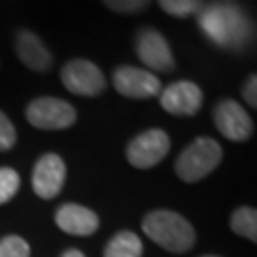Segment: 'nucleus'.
<instances>
[{
  "label": "nucleus",
  "mask_w": 257,
  "mask_h": 257,
  "mask_svg": "<svg viewBox=\"0 0 257 257\" xmlns=\"http://www.w3.org/2000/svg\"><path fill=\"white\" fill-rule=\"evenodd\" d=\"M198 14V27L215 46L225 50H242L249 44L253 25L238 6L211 4Z\"/></svg>",
  "instance_id": "nucleus-1"
},
{
  "label": "nucleus",
  "mask_w": 257,
  "mask_h": 257,
  "mask_svg": "<svg viewBox=\"0 0 257 257\" xmlns=\"http://www.w3.org/2000/svg\"><path fill=\"white\" fill-rule=\"evenodd\" d=\"M141 229L149 238L170 253H185L196 244L194 227L172 210H153L141 221Z\"/></svg>",
  "instance_id": "nucleus-2"
},
{
  "label": "nucleus",
  "mask_w": 257,
  "mask_h": 257,
  "mask_svg": "<svg viewBox=\"0 0 257 257\" xmlns=\"http://www.w3.org/2000/svg\"><path fill=\"white\" fill-rule=\"evenodd\" d=\"M223 149L211 138H196L179 153L175 174L185 183H198L221 164Z\"/></svg>",
  "instance_id": "nucleus-3"
},
{
  "label": "nucleus",
  "mask_w": 257,
  "mask_h": 257,
  "mask_svg": "<svg viewBox=\"0 0 257 257\" xmlns=\"http://www.w3.org/2000/svg\"><path fill=\"white\" fill-rule=\"evenodd\" d=\"M170 145H172V141L164 130H145L126 145V160L138 170L155 168L170 153Z\"/></svg>",
  "instance_id": "nucleus-4"
},
{
  "label": "nucleus",
  "mask_w": 257,
  "mask_h": 257,
  "mask_svg": "<svg viewBox=\"0 0 257 257\" xmlns=\"http://www.w3.org/2000/svg\"><path fill=\"white\" fill-rule=\"evenodd\" d=\"M25 116L38 130H67L76 122V109L59 97H37L27 105Z\"/></svg>",
  "instance_id": "nucleus-5"
},
{
  "label": "nucleus",
  "mask_w": 257,
  "mask_h": 257,
  "mask_svg": "<svg viewBox=\"0 0 257 257\" xmlns=\"http://www.w3.org/2000/svg\"><path fill=\"white\" fill-rule=\"evenodd\" d=\"M61 82L74 95L82 97H95L105 92L107 80L101 69L88 59H71L61 69Z\"/></svg>",
  "instance_id": "nucleus-6"
},
{
  "label": "nucleus",
  "mask_w": 257,
  "mask_h": 257,
  "mask_svg": "<svg viewBox=\"0 0 257 257\" xmlns=\"http://www.w3.org/2000/svg\"><path fill=\"white\" fill-rule=\"evenodd\" d=\"M114 90L128 99H153L162 92V82L155 73L132 65H120L112 73Z\"/></svg>",
  "instance_id": "nucleus-7"
},
{
  "label": "nucleus",
  "mask_w": 257,
  "mask_h": 257,
  "mask_svg": "<svg viewBox=\"0 0 257 257\" xmlns=\"http://www.w3.org/2000/svg\"><path fill=\"white\" fill-rule=\"evenodd\" d=\"M136 52L141 63L151 73H172L175 69V59L172 54V48L168 44L162 33H158L156 29L143 27L136 35Z\"/></svg>",
  "instance_id": "nucleus-8"
},
{
  "label": "nucleus",
  "mask_w": 257,
  "mask_h": 257,
  "mask_svg": "<svg viewBox=\"0 0 257 257\" xmlns=\"http://www.w3.org/2000/svg\"><path fill=\"white\" fill-rule=\"evenodd\" d=\"M213 124L223 138L229 141H246L253 136V120L238 101L221 99L213 105Z\"/></svg>",
  "instance_id": "nucleus-9"
},
{
  "label": "nucleus",
  "mask_w": 257,
  "mask_h": 257,
  "mask_svg": "<svg viewBox=\"0 0 257 257\" xmlns=\"http://www.w3.org/2000/svg\"><path fill=\"white\" fill-rule=\"evenodd\" d=\"M204 93L193 80H177L160 92V105L174 116H194L202 109Z\"/></svg>",
  "instance_id": "nucleus-10"
},
{
  "label": "nucleus",
  "mask_w": 257,
  "mask_h": 257,
  "mask_svg": "<svg viewBox=\"0 0 257 257\" xmlns=\"http://www.w3.org/2000/svg\"><path fill=\"white\" fill-rule=\"evenodd\" d=\"M67 177L63 158L55 153H46L37 160L33 168V191L42 200H52L61 193Z\"/></svg>",
  "instance_id": "nucleus-11"
},
{
  "label": "nucleus",
  "mask_w": 257,
  "mask_h": 257,
  "mask_svg": "<svg viewBox=\"0 0 257 257\" xmlns=\"http://www.w3.org/2000/svg\"><path fill=\"white\" fill-rule=\"evenodd\" d=\"M55 225L71 236H92L99 229V217L82 204L67 202L55 210Z\"/></svg>",
  "instance_id": "nucleus-12"
},
{
  "label": "nucleus",
  "mask_w": 257,
  "mask_h": 257,
  "mask_svg": "<svg viewBox=\"0 0 257 257\" xmlns=\"http://www.w3.org/2000/svg\"><path fill=\"white\" fill-rule=\"evenodd\" d=\"M16 54L18 59L25 65L27 69L35 73H48L54 65V57L50 50L44 46V42L29 29L18 31L16 37Z\"/></svg>",
  "instance_id": "nucleus-13"
},
{
  "label": "nucleus",
  "mask_w": 257,
  "mask_h": 257,
  "mask_svg": "<svg viewBox=\"0 0 257 257\" xmlns=\"http://www.w3.org/2000/svg\"><path fill=\"white\" fill-rule=\"evenodd\" d=\"M103 257H143V242L132 230H120L107 242Z\"/></svg>",
  "instance_id": "nucleus-14"
},
{
  "label": "nucleus",
  "mask_w": 257,
  "mask_h": 257,
  "mask_svg": "<svg viewBox=\"0 0 257 257\" xmlns=\"http://www.w3.org/2000/svg\"><path fill=\"white\" fill-rule=\"evenodd\" d=\"M229 227L234 234L257 242V210L251 206H240L230 213Z\"/></svg>",
  "instance_id": "nucleus-15"
},
{
  "label": "nucleus",
  "mask_w": 257,
  "mask_h": 257,
  "mask_svg": "<svg viewBox=\"0 0 257 257\" xmlns=\"http://www.w3.org/2000/svg\"><path fill=\"white\" fill-rule=\"evenodd\" d=\"M19 174L14 168H0V206L8 204L19 191Z\"/></svg>",
  "instance_id": "nucleus-16"
},
{
  "label": "nucleus",
  "mask_w": 257,
  "mask_h": 257,
  "mask_svg": "<svg viewBox=\"0 0 257 257\" xmlns=\"http://www.w3.org/2000/svg\"><path fill=\"white\" fill-rule=\"evenodd\" d=\"M158 6L164 10L168 16L174 18H189L202 10V2L196 0H160Z\"/></svg>",
  "instance_id": "nucleus-17"
},
{
  "label": "nucleus",
  "mask_w": 257,
  "mask_h": 257,
  "mask_svg": "<svg viewBox=\"0 0 257 257\" xmlns=\"http://www.w3.org/2000/svg\"><path fill=\"white\" fill-rule=\"evenodd\" d=\"M0 257H31V246L18 234H8L0 238Z\"/></svg>",
  "instance_id": "nucleus-18"
},
{
  "label": "nucleus",
  "mask_w": 257,
  "mask_h": 257,
  "mask_svg": "<svg viewBox=\"0 0 257 257\" xmlns=\"http://www.w3.org/2000/svg\"><path fill=\"white\" fill-rule=\"evenodd\" d=\"M18 141V132L16 126L12 124V120L6 116L4 110H0V153L12 151Z\"/></svg>",
  "instance_id": "nucleus-19"
},
{
  "label": "nucleus",
  "mask_w": 257,
  "mask_h": 257,
  "mask_svg": "<svg viewBox=\"0 0 257 257\" xmlns=\"http://www.w3.org/2000/svg\"><path fill=\"white\" fill-rule=\"evenodd\" d=\"M103 4L116 14H141L149 8V2H141V0H107Z\"/></svg>",
  "instance_id": "nucleus-20"
},
{
  "label": "nucleus",
  "mask_w": 257,
  "mask_h": 257,
  "mask_svg": "<svg viewBox=\"0 0 257 257\" xmlns=\"http://www.w3.org/2000/svg\"><path fill=\"white\" fill-rule=\"evenodd\" d=\"M255 90H257V74H249L248 80H246L244 86H242V97L246 99V103H248L251 109H255L257 107Z\"/></svg>",
  "instance_id": "nucleus-21"
},
{
  "label": "nucleus",
  "mask_w": 257,
  "mask_h": 257,
  "mask_svg": "<svg viewBox=\"0 0 257 257\" xmlns=\"http://www.w3.org/2000/svg\"><path fill=\"white\" fill-rule=\"evenodd\" d=\"M61 257H86V255H84L80 249L71 248V249H65L63 253H61Z\"/></svg>",
  "instance_id": "nucleus-22"
},
{
  "label": "nucleus",
  "mask_w": 257,
  "mask_h": 257,
  "mask_svg": "<svg viewBox=\"0 0 257 257\" xmlns=\"http://www.w3.org/2000/svg\"><path fill=\"white\" fill-rule=\"evenodd\" d=\"M202 257H219V255H202Z\"/></svg>",
  "instance_id": "nucleus-23"
}]
</instances>
